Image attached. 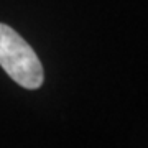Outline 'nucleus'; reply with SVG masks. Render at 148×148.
<instances>
[{
  "mask_svg": "<svg viewBox=\"0 0 148 148\" xmlns=\"http://www.w3.org/2000/svg\"><path fill=\"white\" fill-rule=\"evenodd\" d=\"M0 66L25 89L35 90L43 86L45 73L35 49L5 23H0Z\"/></svg>",
  "mask_w": 148,
  "mask_h": 148,
  "instance_id": "obj_1",
  "label": "nucleus"
}]
</instances>
